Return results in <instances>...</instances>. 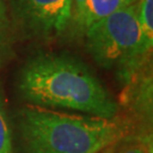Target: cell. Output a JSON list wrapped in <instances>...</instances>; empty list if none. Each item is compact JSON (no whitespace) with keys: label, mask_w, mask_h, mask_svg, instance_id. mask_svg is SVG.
I'll list each match as a JSON object with an SVG mask.
<instances>
[{"label":"cell","mask_w":153,"mask_h":153,"mask_svg":"<svg viewBox=\"0 0 153 153\" xmlns=\"http://www.w3.org/2000/svg\"><path fill=\"white\" fill-rule=\"evenodd\" d=\"M17 88L28 104L66 109L114 119L118 104L102 83L77 58L41 55L21 69Z\"/></svg>","instance_id":"1"},{"label":"cell","mask_w":153,"mask_h":153,"mask_svg":"<svg viewBox=\"0 0 153 153\" xmlns=\"http://www.w3.org/2000/svg\"><path fill=\"white\" fill-rule=\"evenodd\" d=\"M18 153H101L125 136L119 121L28 104L17 114Z\"/></svg>","instance_id":"2"},{"label":"cell","mask_w":153,"mask_h":153,"mask_svg":"<svg viewBox=\"0 0 153 153\" xmlns=\"http://www.w3.org/2000/svg\"><path fill=\"white\" fill-rule=\"evenodd\" d=\"M85 44L94 61L107 69L127 71L151 51L131 5L99 19L85 28Z\"/></svg>","instance_id":"3"},{"label":"cell","mask_w":153,"mask_h":153,"mask_svg":"<svg viewBox=\"0 0 153 153\" xmlns=\"http://www.w3.org/2000/svg\"><path fill=\"white\" fill-rule=\"evenodd\" d=\"M11 8L24 31L38 38L60 34L71 21V0H11Z\"/></svg>","instance_id":"4"},{"label":"cell","mask_w":153,"mask_h":153,"mask_svg":"<svg viewBox=\"0 0 153 153\" xmlns=\"http://www.w3.org/2000/svg\"><path fill=\"white\" fill-rule=\"evenodd\" d=\"M137 0H88L81 27L84 30L99 19L131 5Z\"/></svg>","instance_id":"5"},{"label":"cell","mask_w":153,"mask_h":153,"mask_svg":"<svg viewBox=\"0 0 153 153\" xmlns=\"http://www.w3.org/2000/svg\"><path fill=\"white\" fill-rule=\"evenodd\" d=\"M137 18L144 40L152 49L153 44V0H140L136 5Z\"/></svg>","instance_id":"6"},{"label":"cell","mask_w":153,"mask_h":153,"mask_svg":"<svg viewBox=\"0 0 153 153\" xmlns=\"http://www.w3.org/2000/svg\"><path fill=\"white\" fill-rule=\"evenodd\" d=\"M0 153H14L10 126L1 92H0Z\"/></svg>","instance_id":"7"},{"label":"cell","mask_w":153,"mask_h":153,"mask_svg":"<svg viewBox=\"0 0 153 153\" xmlns=\"http://www.w3.org/2000/svg\"><path fill=\"white\" fill-rule=\"evenodd\" d=\"M8 19L4 0H0V64H2L9 51Z\"/></svg>","instance_id":"8"},{"label":"cell","mask_w":153,"mask_h":153,"mask_svg":"<svg viewBox=\"0 0 153 153\" xmlns=\"http://www.w3.org/2000/svg\"><path fill=\"white\" fill-rule=\"evenodd\" d=\"M115 153H152V146L146 138L137 137L125 142Z\"/></svg>","instance_id":"9"},{"label":"cell","mask_w":153,"mask_h":153,"mask_svg":"<svg viewBox=\"0 0 153 153\" xmlns=\"http://www.w3.org/2000/svg\"><path fill=\"white\" fill-rule=\"evenodd\" d=\"M71 21L77 25H82V19L86 8L88 0H71Z\"/></svg>","instance_id":"10"},{"label":"cell","mask_w":153,"mask_h":153,"mask_svg":"<svg viewBox=\"0 0 153 153\" xmlns=\"http://www.w3.org/2000/svg\"><path fill=\"white\" fill-rule=\"evenodd\" d=\"M116 146H117V144H116V145H112V146H110V148H108V149H105V150L102 151L101 153H115Z\"/></svg>","instance_id":"11"}]
</instances>
